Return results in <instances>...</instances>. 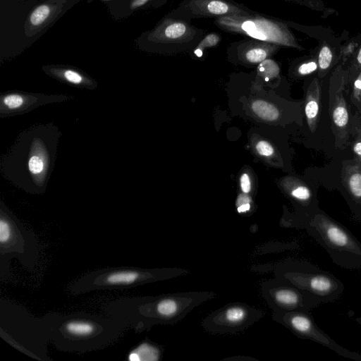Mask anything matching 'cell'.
I'll use <instances>...</instances> for the list:
<instances>
[{
	"label": "cell",
	"instance_id": "cell-14",
	"mask_svg": "<svg viewBox=\"0 0 361 361\" xmlns=\"http://www.w3.org/2000/svg\"><path fill=\"white\" fill-rule=\"evenodd\" d=\"M140 273L133 269L109 271L97 276L94 281L95 287H124L130 286L139 281ZM92 286V287H93Z\"/></svg>",
	"mask_w": 361,
	"mask_h": 361
},
{
	"label": "cell",
	"instance_id": "cell-12",
	"mask_svg": "<svg viewBox=\"0 0 361 361\" xmlns=\"http://www.w3.org/2000/svg\"><path fill=\"white\" fill-rule=\"evenodd\" d=\"M43 71L49 76L78 88L94 90L97 82L90 76L73 67L64 66H44Z\"/></svg>",
	"mask_w": 361,
	"mask_h": 361
},
{
	"label": "cell",
	"instance_id": "cell-13",
	"mask_svg": "<svg viewBox=\"0 0 361 361\" xmlns=\"http://www.w3.org/2000/svg\"><path fill=\"white\" fill-rule=\"evenodd\" d=\"M15 221L8 214L6 207L1 203L0 218V244L1 252L17 251V241L22 243L20 233L18 232ZM18 252V251H17Z\"/></svg>",
	"mask_w": 361,
	"mask_h": 361
},
{
	"label": "cell",
	"instance_id": "cell-16",
	"mask_svg": "<svg viewBox=\"0 0 361 361\" xmlns=\"http://www.w3.org/2000/svg\"><path fill=\"white\" fill-rule=\"evenodd\" d=\"M167 0H115V2L107 4V6L109 7L110 11L119 6L118 8L112 15L116 16L118 13V18H121L127 16L128 14H130L133 11L150 7L157 8L161 6Z\"/></svg>",
	"mask_w": 361,
	"mask_h": 361
},
{
	"label": "cell",
	"instance_id": "cell-23",
	"mask_svg": "<svg viewBox=\"0 0 361 361\" xmlns=\"http://www.w3.org/2000/svg\"><path fill=\"white\" fill-rule=\"evenodd\" d=\"M333 55L331 49L327 47H323L319 54L318 66L320 71H326L331 66Z\"/></svg>",
	"mask_w": 361,
	"mask_h": 361
},
{
	"label": "cell",
	"instance_id": "cell-20",
	"mask_svg": "<svg viewBox=\"0 0 361 361\" xmlns=\"http://www.w3.org/2000/svg\"><path fill=\"white\" fill-rule=\"evenodd\" d=\"M290 195L297 200L301 202L305 206L309 207L312 202V193L311 190L305 184L295 185L290 190Z\"/></svg>",
	"mask_w": 361,
	"mask_h": 361
},
{
	"label": "cell",
	"instance_id": "cell-31",
	"mask_svg": "<svg viewBox=\"0 0 361 361\" xmlns=\"http://www.w3.org/2000/svg\"><path fill=\"white\" fill-rule=\"evenodd\" d=\"M357 62L360 66H361V49H360L357 56Z\"/></svg>",
	"mask_w": 361,
	"mask_h": 361
},
{
	"label": "cell",
	"instance_id": "cell-9",
	"mask_svg": "<svg viewBox=\"0 0 361 361\" xmlns=\"http://www.w3.org/2000/svg\"><path fill=\"white\" fill-rule=\"evenodd\" d=\"M344 76L331 80L329 90V110L336 140L348 138L349 112L345 97Z\"/></svg>",
	"mask_w": 361,
	"mask_h": 361
},
{
	"label": "cell",
	"instance_id": "cell-15",
	"mask_svg": "<svg viewBox=\"0 0 361 361\" xmlns=\"http://www.w3.org/2000/svg\"><path fill=\"white\" fill-rule=\"evenodd\" d=\"M320 95V85L318 80L315 78L307 90L305 106V114L307 125L312 133H314L317 127Z\"/></svg>",
	"mask_w": 361,
	"mask_h": 361
},
{
	"label": "cell",
	"instance_id": "cell-8",
	"mask_svg": "<svg viewBox=\"0 0 361 361\" xmlns=\"http://www.w3.org/2000/svg\"><path fill=\"white\" fill-rule=\"evenodd\" d=\"M73 99L66 94H45L21 91L6 92L0 98V117L21 115L47 104Z\"/></svg>",
	"mask_w": 361,
	"mask_h": 361
},
{
	"label": "cell",
	"instance_id": "cell-29",
	"mask_svg": "<svg viewBox=\"0 0 361 361\" xmlns=\"http://www.w3.org/2000/svg\"><path fill=\"white\" fill-rule=\"evenodd\" d=\"M250 200L248 197L240 195V196H239V197L238 199L237 203H238V206H239V205H241L243 204L250 203Z\"/></svg>",
	"mask_w": 361,
	"mask_h": 361
},
{
	"label": "cell",
	"instance_id": "cell-27",
	"mask_svg": "<svg viewBox=\"0 0 361 361\" xmlns=\"http://www.w3.org/2000/svg\"><path fill=\"white\" fill-rule=\"evenodd\" d=\"M353 152L355 154V162L361 166V133H359L353 143Z\"/></svg>",
	"mask_w": 361,
	"mask_h": 361
},
{
	"label": "cell",
	"instance_id": "cell-6",
	"mask_svg": "<svg viewBox=\"0 0 361 361\" xmlns=\"http://www.w3.org/2000/svg\"><path fill=\"white\" fill-rule=\"evenodd\" d=\"M80 0H42L33 6L23 20V45H30L63 14Z\"/></svg>",
	"mask_w": 361,
	"mask_h": 361
},
{
	"label": "cell",
	"instance_id": "cell-28",
	"mask_svg": "<svg viewBox=\"0 0 361 361\" xmlns=\"http://www.w3.org/2000/svg\"><path fill=\"white\" fill-rule=\"evenodd\" d=\"M240 187L243 192L248 193L250 191V180L247 173L242 174L240 177Z\"/></svg>",
	"mask_w": 361,
	"mask_h": 361
},
{
	"label": "cell",
	"instance_id": "cell-7",
	"mask_svg": "<svg viewBox=\"0 0 361 361\" xmlns=\"http://www.w3.org/2000/svg\"><path fill=\"white\" fill-rule=\"evenodd\" d=\"M255 13L233 0H182L169 14L186 20L233 16H250Z\"/></svg>",
	"mask_w": 361,
	"mask_h": 361
},
{
	"label": "cell",
	"instance_id": "cell-2",
	"mask_svg": "<svg viewBox=\"0 0 361 361\" xmlns=\"http://www.w3.org/2000/svg\"><path fill=\"white\" fill-rule=\"evenodd\" d=\"M301 225L335 264L348 270L361 269V242L345 226L316 207L305 215Z\"/></svg>",
	"mask_w": 361,
	"mask_h": 361
},
{
	"label": "cell",
	"instance_id": "cell-21",
	"mask_svg": "<svg viewBox=\"0 0 361 361\" xmlns=\"http://www.w3.org/2000/svg\"><path fill=\"white\" fill-rule=\"evenodd\" d=\"M350 98L354 105L361 114V73L353 81Z\"/></svg>",
	"mask_w": 361,
	"mask_h": 361
},
{
	"label": "cell",
	"instance_id": "cell-22",
	"mask_svg": "<svg viewBox=\"0 0 361 361\" xmlns=\"http://www.w3.org/2000/svg\"><path fill=\"white\" fill-rule=\"evenodd\" d=\"M178 306L176 302L171 299H165L160 301L157 306V311L163 316H170L175 314Z\"/></svg>",
	"mask_w": 361,
	"mask_h": 361
},
{
	"label": "cell",
	"instance_id": "cell-4",
	"mask_svg": "<svg viewBox=\"0 0 361 361\" xmlns=\"http://www.w3.org/2000/svg\"><path fill=\"white\" fill-rule=\"evenodd\" d=\"M214 24L231 34L240 35L279 46L299 48L285 23L257 13L215 18Z\"/></svg>",
	"mask_w": 361,
	"mask_h": 361
},
{
	"label": "cell",
	"instance_id": "cell-1",
	"mask_svg": "<svg viewBox=\"0 0 361 361\" xmlns=\"http://www.w3.org/2000/svg\"><path fill=\"white\" fill-rule=\"evenodd\" d=\"M61 135L52 123L32 126L22 132L1 159L3 176L27 193L43 194L54 167Z\"/></svg>",
	"mask_w": 361,
	"mask_h": 361
},
{
	"label": "cell",
	"instance_id": "cell-18",
	"mask_svg": "<svg viewBox=\"0 0 361 361\" xmlns=\"http://www.w3.org/2000/svg\"><path fill=\"white\" fill-rule=\"evenodd\" d=\"M221 39V37L217 32L205 34L196 47L192 50L193 54L197 58H201L203 56V51L205 49L217 46Z\"/></svg>",
	"mask_w": 361,
	"mask_h": 361
},
{
	"label": "cell",
	"instance_id": "cell-30",
	"mask_svg": "<svg viewBox=\"0 0 361 361\" xmlns=\"http://www.w3.org/2000/svg\"><path fill=\"white\" fill-rule=\"evenodd\" d=\"M250 207V203L239 205V206H238V212L239 213L245 212L249 210Z\"/></svg>",
	"mask_w": 361,
	"mask_h": 361
},
{
	"label": "cell",
	"instance_id": "cell-17",
	"mask_svg": "<svg viewBox=\"0 0 361 361\" xmlns=\"http://www.w3.org/2000/svg\"><path fill=\"white\" fill-rule=\"evenodd\" d=\"M63 329L65 332L75 338H88L96 331L94 323L82 319L69 321L64 324Z\"/></svg>",
	"mask_w": 361,
	"mask_h": 361
},
{
	"label": "cell",
	"instance_id": "cell-11",
	"mask_svg": "<svg viewBox=\"0 0 361 361\" xmlns=\"http://www.w3.org/2000/svg\"><path fill=\"white\" fill-rule=\"evenodd\" d=\"M279 48V45L250 38L232 43L228 49V53L237 56L243 62L259 63Z\"/></svg>",
	"mask_w": 361,
	"mask_h": 361
},
{
	"label": "cell",
	"instance_id": "cell-10",
	"mask_svg": "<svg viewBox=\"0 0 361 361\" xmlns=\"http://www.w3.org/2000/svg\"><path fill=\"white\" fill-rule=\"evenodd\" d=\"M288 322L293 330L302 336L329 348L341 355L353 357L350 353L338 345L317 326L312 317L304 311L291 314Z\"/></svg>",
	"mask_w": 361,
	"mask_h": 361
},
{
	"label": "cell",
	"instance_id": "cell-5",
	"mask_svg": "<svg viewBox=\"0 0 361 361\" xmlns=\"http://www.w3.org/2000/svg\"><path fill=\"white\" fill-rule=\"evenodd\" d=\"M294 280L299 289L321 303L338 299L344 290L341 281L314 264L303 263L295 272Z\"/></svg>",
	"mask_w": 361,
	"mask_h": 361
},
{
	"label": "cell",
	"instance_id": "cell-3",
	"mask_svg": "<svg viewBox=\"0 0 361 361\" xmlns=\"http://www.w3.org/2000/svg\"><path fill=\"white\" fill-rule=\"evenodd\" d=\"M204 35V30L192 25L191 20L167 14L137 41L144 51L166 54L192 51Z\"/></svg>",
	"mask_w": 361,
	"mask_h": 361
},
{
	"label": "cell",
	"instance_id": "cell-26",
	"mask_svg": "<svg viewBox=\"0 0 361 361\" xmlns=\"http://www.w3.org/2000/svg\"><path fill=\"white\" fill-rule=\"evenodd\" d=\"M317 69V64L314 61H309L301 64L298 68V73L300 75H307Z\"/></svg>",
	"mask_w": 361,
	"mask_h": 361
},
{
	"label": "cell",
	"instance_id": "cell-19",
	"mask_svg": "<svg viewBox=\"0 0 361 361\" xmlns=\"http://www.w3.org/2000/svg\"><path fill=\"white\" fill-rule=\"evenodd\" d=\"M252 109L258 116L269 121L276 120L279 116L278 111L264 102H255L252 104Z\"/></svg>",
	"mask_w": 361,
	"mask_h": 361
},
{
	"label": "cell",
	"instance_id": "cell-25",
	"mask_svg": "<svg viewBox=\"0 0 361 361\" xmlns=\"http://www.w3.org/2000/svg\"><path fill=\"white\" fill-rule=\"evenodd\" d=\"M256 149L261 155L269 157L274 153V148L266 141H259L256 144Z\"/></svg>",
	"mask_w": 361,
	"mask_h": 361
},
{
	"label": "cell",
	"instance_id": "cell-24",
	"mask_svg": "<svg viewBox=\"0 0 361 361\" xmlns=\"http://www.w3.org/2000/svg\"><path fill=\"white\" fill-rule=\"evenodd\" d=\"M245 315V311L240 307H232L226 312V318L232 322L241 321Z\"/></svg>",
	"mask_w": 361,
	"mask_h": 361
}]
</instances>
